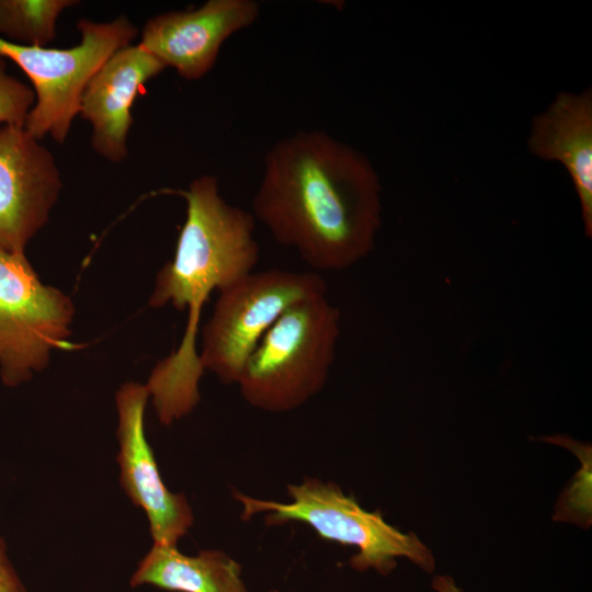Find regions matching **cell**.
I'll return each instance as SVG.
<instances>
[{"label":"cell","mask_w":592,"mask_h":592,"mask_svg":"<svg viewBox=\"0 0 592 592\" xmlns=\"http://www.w3.org/2000/svg\"><path fill=\"white\" fill-rule=\"evenodd\" d=\"M252 209L315 272L341 271L374 248L379 178L362 152L322 130H303L266 152Z\"/></svg>","instance_id":"obj_1"},{"label":"cell","mask_w":592,"mask_h":592,"mask_svg":"<svg viewBox=\"0 0 592 592\" xmlns=\"http://www.w3.org/2000/svg\"><path fill=\"white\" fill-rule=\"evenodd\" d=\"M179 194L186 202V218L173 258L157 273L149 306L171 305L187 311L179 346L162 358L145 384L158 420L170 425L193 411L201 400L204 368L196 348L204 305L253 272L260 259L254 216L227 203L213 175L194 179Z\"/></svg>","instance_id":"obj_2"},{"label":"cell","mask_w":592,"mask_h":592,"mask_svg":"<svg viewBox=\"0 0 592 592\" xmlns=\"http://www.w3.org/2000/svg\"><path fill=\"white\" fill-rule=\"evenodd\" d=\"M340 318L326 295L288 308L249 356L237 383L242 398L259 410L280 413L317 395L335 357Z\"/></svg>","instance_id":"obj_3"},{"label":"cell","mask_w":592,"mask_h":592,"mask_svg":"<svg viewBox=\"0 0 592 592\" xmlns=\"http://www.w3.org/2000/svg\"><path fill=\"white\" fill-rule=\"evenodd\" d=\"M287 494L289 502L257 499L239 491L234 492V498L241 503L243 520L263 514L269 526L301 522L323 539L355 546L358 553L349 563L357 571L374 569L388 574L398 557L408 558L426 572L434 570L431 550L415 534H403L389 525L378 510H364L338 485L306 477L298 485H288Z\"/></svg>","instance_id":"obj_4"},{"label":"cell","mask_w":592,"mask_h":592,"mask_svg":"<svg viewBox=\"0 0 592 592\" xmlns=\"http://www.w3.org/2000/svg\"><path fill=\"white\" fill-rule=\"evenodd\" d=\"M77 27L80 43L64 49L16 45L0 38V55L16 64L33 84L35 102L23 127L38 140L47 134L57 143L66 140L92 77L137 35L125 15L111 22L80 20Z\"/></svg>","instance_id":"obj_5"},{"label":"cell","mask_w":592,"mask_h":592,"mask_svg":"<svg viewBox=\"0 0 592 592\" xmlns=\"http://www.w3.org/2000/svg\"><path fill=\"white\" fill-rule=\"evenodd\" d=\"M315 271L270 269L251 272L218 292L213 312L202 328L198 357L226 385L237 384L266 331L295 304L326 295Z\"/></svg>","instance_id":"obj_6"},{"label":"cell","mask_w":592,"mask_h":592,"mask_svg":"<svg viewBox=\"0 0 592 592\" xmlns=\"http://www.w3.org/2000/svg\"><path fill=\"white\" fill-rule=\"evenodd\" d=\"M75 305L44 284L25 252L0 251V378L7 387L29 382L68 349Z\"/></svg>","instance_id":"obj_7"},{"label":"cell","mask_w":592,"mask_h":592,"mask_svg":"<svg viewBox=\"0 0 592 592\" xmlns=\"http://www.w3.org/2000/svg\"><path fill=\"white\" fill-rule=\"evenodd\" d=\"M149 392L145 384L128 382L115 395L119 483L149 522L155 544L177 545L193 524V512L183 493L164 485L145 432Z\"/></svg>","instance_id":"obj_8"},{"label":"cell","mask_w":592,"mask_h":592,"mask_svg":"<svg viewBox=\"0 0 592 592\" xmlns=\"http://www.w3.org/2000/svg\"><path fill=\"white\" fill-rule=\"evenodd\" d=\"M61 191L50 151L24 127L0 128V251L24 252Z\"/></svg>","instance_id":"obj_9"},{"label":"cell","mask_w":592,"mask_h":592,"mask_svg":"<svg viewBox=\"0 0 592 592\" xmlns=\"http://www.w3.org/2000/svg\"><path fill=\"white\" fill-rule=\"evenodd\" d=\"M259 14L254 0H208L196 10L151 18L138 44L182 78L197 80L214 67L223 43L252 25Z\"/></svg>","instance_id":"obj_10"},{"label":"cell","mask_w":592,"mask_h":592,"mask_svg":"<svg viewBox=\"0 0 592 592\" xmlns=\"http://www.w3.org/2000/svg\"><path fill=\"white\" fill-rule=\"evenodd\" d=\"M167 67L139 44L116 50L95 72L80 102L79 114L92 126L91 146L111 162L128 156L133 102L145 83Z\"/></svg>","instance_id":"obj_11"},{"label":"cell","mask_w":592,"mask_h":592,"mask_svg":"<svg viewBox=\"0 0 592 592\" xmlns=\"http://www.w3.org/2000/svg\"><path fill=\"white\" fill-rule=\"evenodd\" d=\"M528 150L544 160L558 161L568 171L581 206L584 231L592 236V91L560 92L536 115Z\"/></svg>","instance_id":"obj_12"},{"label":"cell","mask_w":592,"mask_h":592,"mask_svg":"<svg viewBox=\"0 0 592 592\" xmlns=\"http://www.w3.org/2000/svg\"><path fill=\"white\" fill-rule=\"evenodd\" d=\"M129 585L172 592H248L241 567L221 550L182 554L177 545L155 544L139 561Z\"/></svg>","instance_id":"obj_13"},{"label":"cell","mask_w":592,"mask_h":592,"mask_svg":"<svg viewBox=\"0 0 592 592\" xmlns=\"http://www.w3.org/2000/svg\"><path fill=\"white\" fill-rule=\"evenodd\" d=\"M73 0H0V38L16 45L45 47L56 34L60 13Z\"/></svg>","instance_id":"obj_14"},{"label":"cell","mask_w":592,"mask_h":592,"mask_svg":"<svg viewBox=\"0 0 592 592\" xmlns=\"http://www.w3.org/2000/svg\"><path fill=\"white\" fill-rule=\"evenodd\" d=\"M34 102L33 89L8 71L0 55V124L23 127Z\"/></svg>","instance_id":"obj_15"},{"label":"cell","mask_w":592,"mask_h":592,"mask_svg":"<svg viewBox=\"0 0 592 592\" xmlns=\"http://www.w3.org/2000/svg\"><path fill=\"white\" fill-rule=\"evenodd\" d=\"M0 592H27L13 567L4 539L0 536Z\"/></svg>","instance_id":"obj_16"},{"label":"cell","mask_w":592,"mask_h":592,"mask_svg":"<svg viewBox=\"0 0 592 592\" xmlns=\"http://www.w3.org/2000/svg\"><path fill=\"white\" fill-rule=\"evenodd\" d=\"M432 587L437 592H460L454 580L448 576L435 577Z\"/></svg>","instance_id":"obj_17"},{"label":"cell","mask_w":592,"mask_h":592,"mask_svg":"<svg viewBox=\"0 0 592 592\" xmlns=\"http://www.w3.org/2000/svg\"><path fill=\"white\" fill-rule=\"evenodd\" d=\"M270 592H280V591L273 590V591H270Z\"/></svg>","instance_id":"obj_18"}]
</instances>
